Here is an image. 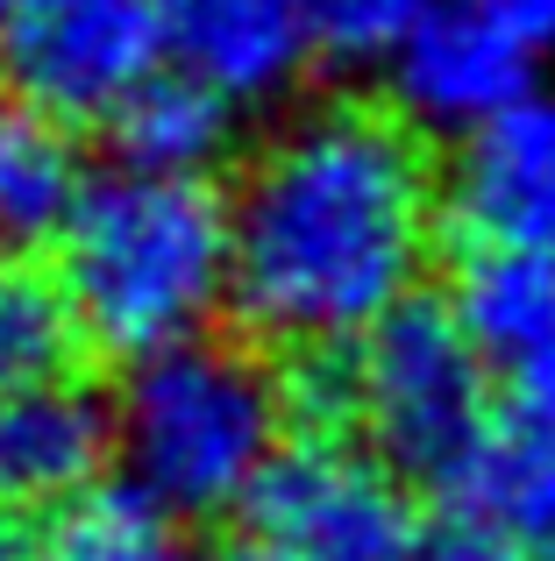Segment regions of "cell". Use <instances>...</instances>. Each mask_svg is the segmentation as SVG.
<instances>
[{"label":"cell","mask_w":555,"mask_h":561,"mask_svg":"<svg viewBox=\"0 0 555 561\" xmlns=\"http://www.w3.org/2000/svg\"><path fill=\"white\" fill-rule=\"evenodd\" d=\"M257 548L285 561H414L420 512L406 477L349 440H292L250 505Z\"/></svg>","instance_id":"5"},{"label":"cell","mask_w":555,"mask_h":561,"mask_svg":"<svg viewBox=\"0 0 555 561\" xmlns=\"http://www.w3.org/2000/svg\"><path fill=\"white\" fill-rule=\"evenodd\" d=\"M79 334L122 363L165 356L236 313V228L207 179L114 164L50 242Z\"/></svg>","instance_id":"2"},{"label":"cell","mask_w":555,"mask_h":561,"mask_svg":"<svg viewBox=\"0 0 555 561\" xmlns=\"http://www.w3.org/2000/svg\"><path fill=\"white\" fill-rule=\"evenodd\" d=\"M414 561H528V554L499 548L491 534H456V540H420Z\"/></svg>","instance_id":"19"},{"label":"cell","mask_w":555,"mask_h":561,"mask_svg":"<svg viewBox=\"0 0 555 561\" xmlns=\"http://www.w3.org/2000/svg\"><path fill=\"white\" fill-rule=\"evenodd\" d=\"M0 561H29V554H22V540H14L8 526H0Z\"/></svg>","instance_id":"21"},{"label":"cell","mask_w":555,"mask_h":561,"mask_svg":"<svg viewBox=\"0 0 555 561\" xmlns=\"http://www.w3.org/2000/svg\"><path fill=\"white\" fill-rule=\"evenodd\" d=\"M477 363L520 405H555V263L477 249L456 277V306Z\"/></svg>","instance_id":"11"},{"label":"cell","mask_w":555,"mask_h":561,"mask_svg":"<svg viewBox=\"0 0 555 561\" xmlns=\"http://www.w3.org/2000/svg\"><path fill=\"white\" fill-rule=\"evenodd\" d=\"M320 398L406 483H442V491H456L463 469L477 462V448L499 426L491 420V370L477 363L463 320L428 299L399 306L356 348L328 356Z\"/></svg>","instance_id":"4"},{"label":"cell","mask_w":555,"mask_h":561,"mask_svg":"<svg viewBox=\"0 0 555 561\" xmlns=\"http://www.w3.org/2000/svg\"><path fill=\"white\" fill-rule=\"evenodd\" d=\"M43 8H57V0H0V36H8L14 22H29V14H43Z\"/></svg>","instance_id":"20"},{"label":"cell","mask_w":555,"mask_h":561,"mask_svg":"<svg viewBox=\"0 0 555 561\" xmlns=\"http://www.w3.org/2000/svg\"><path fill=\"white\" fill-rule=\"evenodd\" d=\"M299 8H306L320 57H335V65H392V50L420 28V14L434 0H299Z\"/></svg>","instance_id":"17"},{"label":"cell","mask_w":555,"mask_h":561,"mask_svg":"<svg viewBox=\"0 0 555 561\" xmlns=\"http://www.w3.org/2000/svg\"><path fill=\"white\" fill-rule=\"evenodd\" d=\"M107 455H114V405H100L71 377L0 398V519H14V512L57 519L100 483Z\"/></svg>","instance_id":"10"},{"label":"cell","mask_w":555,"mask_h":561,"mask_svg":"<svg viewBox=\"0 0 555 561\" xmlns=\"http://www.w3.org/2000/svg\"><path fill=\"white\" fill-rule=\"evenodd\" d=\"M477 8H491L499 22H513L520 36H534L555 57V0H477Z\"/></svg>","instance_id":"18"},{"label":"cell","mask_w":555,"mask_h":561,"mask_svg":"<svg viewBox=\"0 0 555 561\" xmlns=\"http://www.w3.org/2000/svg\"><path fill=\"white\" fill-rule=\"evenodd\" d=\"M171 71L207 85L236 114L271 107L314 65V28L299 0H165Z\"/></svg>","instance_id":"9"},{"label":"cell","mask_w":555,"mask_h":561,"mask_svg":"<svg viewBox=\"0 0 555 561\" xmlns=\"http://www.w3.org/2000/svg\"><path fill=\"white\" fill-rule=\"evenodd\" d=\"M449 214L477 249L555 263V85H534L456 142Z\"/></svg>","instance_id":"8"},{"label":"cell","mask_w":555,"mask_h":561,"mask_svg":"<svg viewBox=\"0 0 555 561\" xmlns=\"http://www.w3.org/2000/svg\"><path fill=\"white\" fill-rule=\"evenodd\" d=\"M449 185L392 107L285 122L228 192L236 320L292 356H342L420 299Z\"/></svg>","instance_id":"1"},{"label":"cell","mask_w":555,"mask_h":561,"mask_svg":"<svg viewBox=\"0 0 555 561\" xmlns=\"http://www.w3.org/2000/svg\"><path fill=\"white\" fill-rule=\"evenodd\" d=\"M292 448V391L257 348L200 334L128 363L114 398V462L171 526L236 519Z\"/></svg>","instance_id":"3"},{"label":"cell","mask_w":555,"mask_h":561,"mask_svg":"<svg viewBox=\"0 0 555 561\" xmlns=\"http://www.w3.org/2000/svg\"><path fill=\"white\" fill-rule=\"evenodd\" d=\"M456 505L499 548L555 561V405H520L513 420L491 426L456 483Z\"/></svg>","instance_id":"12"},{"label":"cell","mask_w":555,"mask_h":561,"mask_svg":"<svg viewBox=\"0 0 555 561\" xmlns=\"http://www.w3.org/2000/svg\"><path fill=\"white\" fill-rule=\"evenodd\" d=\"M36 561H179V548L165 512L122 483V491H86L79 505L57 512Z\"/></svg>","instance_id":"16"},{"label":"cell","mask_w":555,"mask_h":561,"mask_svg":"<svg viewBox=\"0 0 555 561\" xmlns=\"http://www.w3.org/2000/svg\"><path fill=\"white\" fill-rule=\"evenodd\" d=\"M107 128H114V142H122V164L171 171V179H207V171L222 164V150H228L236 107L165 65Z\"/></svg>","instance_id":"14"},{"label":"cell","mask_w":555,"mask_h":561,"mask_svg":"<svg viewBox=\"0 0 555 561\" xmlns=\"http://www.w3.org/2000/svg\"><path fill=\"white\" fill-rule=\"evenodd\" d=\"M548 50L534 36H520L513 22H499L477 0H434L420 14V28L392 50L385 85L392 114L414 122L420 136H471L491 114H506L513 100H528L542 85Z\"/></svg>","instance_id":"7"},{"label":"cell","mask_w":555,"mask_h":561,"mask_svg":"<svg viewBox=\"0 0 555 561\" xmlns=\"http://www.w3.org/2000/svg\"><path fill=\"white\" fill-rule=\"evenodd\" d=\"M165 65V0H57L0 36V85L71 128L114 122Z\"/></svg>","instance_id":"6"},{"label":"cell","mask_w":555,"mask_h":561,"mask_svg":"<svg viewBox=\"0 0 555 561\" xmlns=\"http://www.w3.org/2000/svg\"><path fill=\"white\" fill-rule=\"evenodd\" d=\"M86 157L71 122L0 85V256L57 242L71 206L86 199Z\"/></svg>","instance_id":"13"},{"label":"cell","mask_w":555,"mask_h":561,"mask_svg":"<svg viewBox=\"0 0 555 561\" xmlns=\"http://www.w3.org/2000/svg\"><path fill=\"white\" fill-rule=\"evenodd\" d=\"M79 342L86 334H79V313H71L57 271L0 256V398L71 377Z\"/></svg>","instance_id":"15"}]
</instances>
